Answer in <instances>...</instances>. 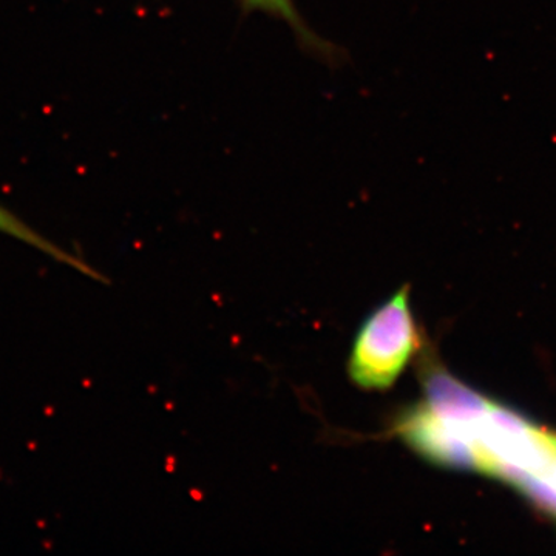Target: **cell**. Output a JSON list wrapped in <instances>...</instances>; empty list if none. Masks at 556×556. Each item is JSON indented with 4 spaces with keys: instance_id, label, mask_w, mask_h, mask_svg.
Instances as JSON below:
<instances>
[{
    "instance_id": "cell-3",
    "label": "cell",
    "mask_w": 556,
    "mask_h": 556,
    "mask_svg": "<svg viewBox=\"0 0 556 556\" xmlns=\"http://www.w3.org/2000/svg\"><path fill=\"white\" fill-rule=\"evenodd\" d=\"M0 232L20 240L22 243L28 244V247L38 249L39 252L49 255V257L56 260L62 265L79 270L84 276L94 278V280H101L102 278L101 274L91 268L89 263L76 257V255L70 254V252L58 247L53 241L40 236L38 230L33 229L24 219L16 217L13 212L3 207L2 204H0Z\"/></svg>"
},
{
    "instance_id": "cell-2",
    "label": "cell",
    "mask_w": 556,
    "mask_h": 556,
    "mask_svg": "<svg viewBox=\"0 0 556 556\" xmlns=\"http://www.w3.org/2000/svg\"><path fill=\"white\" fill-rule=\"evenodd\" d=\"M409 291V285H404L393 292L368 314L354 336L346 372L361 390H391L426 346Z\"/></svg>"
},
{
    "instance_id": "cell-1",
    "label": "cell",
    "mask_w": 556,
    "mask_h": 556,
    "mask_svg": "<svg viewBox=\"0 0 556 556\" xmlns=\"http://www.w3.org/2000/svg\"><path fill=\"white\" fill-rule=\"evenodd\" d=\"M419 357L422 397L396 413L388 437L433 466L514 486L556 521V431L467 387L427 346Z\"/></svg>"
}]
</instances>
